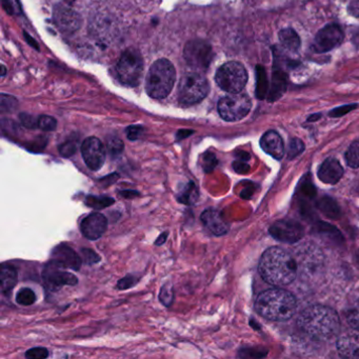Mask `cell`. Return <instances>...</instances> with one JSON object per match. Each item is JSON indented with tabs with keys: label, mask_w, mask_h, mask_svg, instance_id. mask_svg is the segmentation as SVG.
Instances as JSON below:
<instances>
[{
	"label": "cell",
	"mask_w": 359,
	"mask_h": 359,
	"mask_svg": "<svg viewBox=\"0 0 359 359\" xmlns=\"http://www.w3.org/2000/svg\"><path fill=\"white\" fill-rule=\"evenodd\" d=\"M54 22L65 33H74L81 28V18L77 12L70 8L60 6L54 10Z\"/></svg>",
	"instance_id": "obj_14"
},
{
	"label": "cell",
	"mask_w": 359,
	"mask_h": 359,
	"mask_svg": "<svg viewBox=\"0 0 359 359\" xmlns=\"http://www.w3.org/2000/svg\"><path fill=\"white\" fill-rule=\"evenodd\" d=\"M215 81L224 92L230 94L241 93L247 85L248 73L245 67L239 62H226L218 69Z\"/></svg>",
	"instance_id": "obj_6"
},
{
	"label": "cell",
	"mask_w": 359,
	"mask_h": 359,
	"mask_svg": "<svg viewBox=\"0 0 359 359\" xmlns=\"http://www.w3.org/2000/svg\"><path fill=\"white\" fill-rule=\"evenodd\" d=\"M39 128L43 131H54L57 128V121L54 117L43 115V116L39 117Z\"/></svg>",
	"instance_id": "obj_32"
},
{
	"label": "cell",
	"mask_w": 359,
	"mask_h": 359,
	"mask_svg": "<svg viewBox=\"0 0 359 359\" xmlns=\"http://www.w3.org/2000/svg\"><path fill=\"white\" fill-rule=\"evenodd\" d=\"M76 151L77 144H75V142H67L60 147V154H62V156L65 157L72 156V155L75 154V152H76Z\"/></svg>",
	"instance_id": "obj_37"
},
{
	"label": "cell",
	"mask_w": 359,
	"mask_h": 359,
	"mask_svg": "<svg viewBox=\"0 0 359 359\" xmlns=\"http://www.w3.org/2000/svg\"><path fill=\"white\" fill-rule=\"evenodd\" d=\"M266 92H268V81H266V71L264 67H256V96L259 100H264Z\"/></svg>",
	"instance_id": "obj_25"
},
{
	"label": "cell",
	"mask_w": 359,
	"mask_h": 359,
	"mask_svg": "<svg viewBox=\"0 0 359 359\" xmlns=\"http://www.w3.org/2000/svg\"><path fill=\"white\" fill-rule=\"evenodd\" d=\"M138 279L135 278L134 275H127V276L121 278V280L117 283V289L119 290H127L130 287H134L137 283Z\"/></svg>",
	"instance_id": "obj_38"
},
{
	"label": "cell",
	"mask_w": 359,
	"mask_h": 359,
	"mask_svg": "<svg viewBox=\"0 0 359 359\" xmlns=\"http://www.w3.org/2000/svg\"><path fill=\"white\" fill-rule=\"evenodd\" d=\"M346 320L353 329L359 331V302L346 310Z\"/></svg>",
	"instance_id": "obj_30"
},
{
	"label": "cell",
	"mask_w": 359,
	"mask_h": 359,
	"mask_svg": "<svg viewBox=\"0 0 359 359\" xmlns=\"http://www.w3.org/2000/svg\"><path fill=\"white\" fill-rule=\"evenodd\" d=\"M259 273L266 283L281 287L295 280L298 266L290 252L280 247H273L262 254Z\"/></svg>",
	"instance_id": "obj_1"
},
{
	"label": "cell",
	"mask_w": 359,
	"mask_h": 359,
	"mask_svg": "<svg viewBox=\"0 0 359 359\" xmlns=\"http://www.w3.org/2000/svg\"><path fill=\"white\" fill-rule=\"evenodd\" d=\"M144 132V129L142 126H131L127 129V136L130 140L134 142V140H140Z\"/></svg>",
	"instance_id": "obj_39"
},
{
	"label": "cell",
	"mask_w": 359,
	"mask_h": 359,
	"mask_svg": "<svg viewBox=\"0 0 359 359\" xmlns=\"http://www.w3.org/2000/svg\"><path fill=\"white\" fill-rule=\"evenodd\" d=\"M209 91L205 77L199 72L188 73L182 77L178 85V100L184 106H192L205 100Z\"/></svg>",
	"instance_id": "obj_5"
},
{
	"label": "cell",
	"mask_w": 359,
	"mask_h": 359,
	"mask_svg": "<svg viewBox=\"0 0 359 359\" xmlns=\"http://www.w3.org/2000/svg\"><path fill=\"white\" fill-rule=\"evenodd\" d=\"M115 201L109 196H94L90 195L86 198V205L92 209L102 210L114 205Z\"/></svg>",
	"instance_id": "obj_26"
},
{
	"label": "cell",
	"mask_w": 359,
	"mask_h": 359,
	"mask_svg": "<svg viewBox=\"0 0 359 359\" xmlns=\"http://www.w3.org/2000/svg\"><path fill=\"white\" fill-rule=\"evenodd\" d=\"M175 79V68L172 62L165 58L157 60L147 75V93L155 100H163L171 93Z\"/></svg>",
	"instance_id": "obj_4"
},
{
	"label": "cell",
	"mask_w": 359,
	"mask_h": 359,
	"mask_svg": "<svg viewBox=\"0 0 359 359\" xmlns=\"http://www.w3.org/2000/svg\"><path fill=\"white\" fill-rule=\"evenodd\" d=\"M121 195L123 197H125V198H134L135 196H140V193L137 192V191L134 190H125L121 191Z\"/></svg>",
	"instance_id": "obj_44"
},
{
	"label": "cell",
	"mask_w": 359,
	"mask_h": 359,
	"mask_svg": "<svg viewBox=\"0 0 359 359\" xmlns=\"http://www.w3.org/2000/svg\"><path fill=\"white\" fill-rule=\"evenodd\" d=\"M353 43H354L355 46H359V30H357L354 36H353Z\"/></svg>",
	"instance_id": "obj_48"
},
{
	"label": "cell",
	"mask_w": 359,
	"mask_h": 359,
	"mask_svg": "<svg viewBox=\"0 0 359 359\" xmlns=\"http://www.w3.org/2000/svg\"><path fill=\"white\" fill-rule=\"evenodd\" d=\"M16 302L22 306H32L36 302V295L30 287H24V289L20 290L16 295Z\"/></svg>",
	"instance_id": "obj_27"
},
{
	"label": "cell",
	"mask_w": 359,
	"mask_h": 359,
	"mask_svg": "<svg viewBox=\"0 0 359 359\" xmlns=\"http://www.w3.org/2000/svg\"><path fill=\"white\" fill-rule=\"evenodd\" d=\"M348 13L354 18H359V0H353L348 5Z\"/></svg>",
	"instance_id": "obj_43"
},
{
	"label": "cell",
	"mask_w": 359,
	"mask_h": 359,
	"mask_svg": "<svg viewBox=\"0 0 359 359\" xmlns=\"http://www.w3.org/2000/svg\"><path fill=\"white\" fill-rule=\"evenodd\" d=\"M199 197V190L197 184L194 182H189L184 187L180 194L177 195V199L180 203L187 205H192L197 203Z\"/></svg>",
	"instance_id": "obj_24"
},
{
	"label": "cell",
	"mask_w": 359,
	"mask_h": 359,
	"mask_svg": "<svg viewBox=\"0 0 359 359\" xmlns=\"http://www.w3.org/2000/svg\"><path fill=\"white\" fill-rule=\"evenodd\" d=\"M81 255H83V262L88 264H95L100 262V255L93 250L83 249L81 250Z\"/></svg>",
	"instance_id": "obj_35"
},
{
	"label": "cell",
	"mask_w": 359,
	"mask_h": 359,
	"mask_svg": "<svg viewBox=\"0 0 359 359\" xmlns=\"http://www.w3.org/2000/svg\"><path fill=\"white\" fill-rule=\"evenodd\" d=\"M6 106L9 107V110H12V109L15 108L16 100L11 97V96L3 94V96H1V108L4 109Z\"/></svg>",
	"instance_id": "obj_42"
},
{
	"label": "cell",
	"mask_w": 359,
	"mask_h": 359,
	"mask_svg": "<svg viewBox=\"0 0 359 359\" xmlns=\"http://www.w3.org/2000/svg\"><path fill=\"white\" fill-rule=\"evenodd\" d=\"M271 235L283 243H295L304 236V229L293 220H280L270 229Z\"/></svg>",
	"instance_id": "obj_12"
},
{
	"label": "cell",
	"mask_w": 359,
	"mask_h": 359,
	"mask_svg": "<svg viewBox=\"0 0 359 359\" xmlns=\"http://www.w3.org/2000/svg\"><path fill=\"white\" fill-rule=\"evenodd\" d=\"M191 134H193V131H180L178 132L177 140H180L182 138L188 137Z\"/></svg>",
	"instance_id": "obj_47"
},
{
	"label": "cell",
	"mask_w": 359,
	"mask_h": 359,
	"mask_svg": "<svg viewBox=\"0 0 359 359\" xmlns=\"http://www.w3.org/2000/svg\"><path fill=\"white\" fill-rule=\"evenodd\" d=\"M52 262L64 269H71L73 271H79L81 269L83 259L81 256L69 245L62 243L54 249L52 253Z\"/></svg>",
	"instance_id": "obj_16"
},
{
	"label": "cell",
	"mask_w": 359,
	"mask_h": 359,
	"mask_svg": "<svg viewBox=\"0 0 359 359\" xmlns=\"http://www.w3.org/2000/svg\"><path fill=\"white\" fill-rule=\"evenodd\" d=\"M297 325L309 337L323 341L331 339L338 333L340 320L333 309L323 304H314L300 313Z\"/></svg>",
	"instance_id": "obj_2"
},
{
	"label": "cell",
	"mask_w": 359,
	"mask_h": 359,
	"mask_svg": "<svg viewBox=\"0 0 359 359\" xmlns=\"http://www.w3.org/2000/svg\"><path fill=\"white\" fill-rule=\"evenodd\" d=\"M304 142L300 140H297V138H294L290 142L289 146V157L290 158H294V157L297 156L298 154L304 151Z\"/></svg>",
	"instance_id": "obj_33"
},
{
	"label": "cell",
	"mask_w": 359,
	"mask_h": 359,
	"mask_svg": "<svg viewBox=\"0 0 359 359\" xmlns=\"http://www.w3.org/2000/svg\"><path fill=\"white\" fill-rule=\"evenodd\" d=\"M20 121H22V125L28 129H35L39 127V118H35L32 115L22 114L20 115Z\"/></svg>",
	"instance_id": "obj_40"
},
{
	"label": "cell",
	"mask_w": 359,
	"mask_h": 359,
	"mask_svg": "<svg viewBox=\"0 0 359 359\" xmlns=\"http://www.w3.org/2000/svg\"><path fill=\"white\" fill-rule=\"evenodd\" d=\"M356 104H348V106L340 107V108L335 109L330 113V116L338 117L341 115L346 114V113L350 112L353 109L356 108Z\"/></svg>",
	"instance_id": "obj_41"
},
{
	"label": "cell",
	"mask_w": 359,
	"mask_h": 359,
	"mask_svg": "<svg viewBox=\"0 0 359 359\" xmlns=\"http://www.w3.org/2000/svg\"><path fill=\"white\" fill-rule=\"evenodd\" d=\"M18 272L12 266L3 264L1 266V275H0V283H1V292L4 294L11 293L12 290L18 283Z\"/></svg>",
	"instance_id": "obj_22"
},
{
	"label": "cell",
	"mask_w": 359,
	"mask_h": 359,
	"mask_svg": "<svg viewBox=\"0 0 359 359\" xmlns=\"http://www.w3.org/2000/svg\"><path fill=\"white\" fill-rule=\"evenodd\" d=\"M108 229V219L102 214H90L87 217L83 218L81 224V231L83 236L90 241H97L106 232Z\"/></svg>",
	"instance_id": "obj_13"
},
{
	"label": "cell",
	"mask_w": 359,
	"mask_h": 359,
	"mask_svg": "<svg viewBox=\"0 0 359 359\" xmlns=\"http://www.w3.org/2000/svg\"><path fill=\"white\" fill-rule=\"evenodd\" d=\"M107 149H108V152L110 153L111 156L115 158L123 152L125 144H123V140H119V138L112 137L108 140Z\"/></svg>",
	"instance_id": "obj_31"
},
{
	"label": "cell",
	"mask_w": 359,
	"mask_h": 359,
	"mask_svg": "<svg viewBox=\"0 0 359 359\" xmlns=\"http://www.w3.org/2000/svg\"><path fill=\"white\" fill-rule=\"evenodd\" d=\"M234 169L236 170L238 173H243V172L247 171L248 167L247 165H243V163H235Z\"/></svg>",
	"instance_id": "obj_45"
},
{
	"label": "cell",
	"mask_w": 359,
	"mask_h": 359,
	"mask_svg": "<svg viewBox=\"0 0 359 359\" xmlns=\"http://www.w3.org/2000/svg\"><path fill=\"white\" fill-rule=\"evenodd\" d=\"M159 300L167 308H169L173 304L174 289L171 283H165V285L161 287V293H159Z\"/></svg>",
	"instance_id": "obj_29"
},
{
	"label": "cell",
	"mask_w": 359,
	"mask_h": 359,
	"mask_svg": "<svg viewBox=\"0 0 359 359\" xmlns=\"http://www.w3.org/2000/svg\"><path fill=\"white\" fill-rule=\"evenodd\" d=\"M296 309V298L290 292L279 287L266 290L255 300L256 312L269 320H287L295 314Z\"/></svg>",
	"instance_id": "obj_3"
},
{
	"label": "cell",
	"mask_w": 359,
	"mask_h": 359,
	"mask_svg": "<svg viewBox=\"0 0 359 359\" xmlns=\"http://www.w3.org/2000/svg\"><path fill=\"white\" fill-rule=\"evenodd\" d=\"M168 238V233L165 232L163 234H161V236L157 238L156 243H155V245H163V243H165V241H167Z\"/></svg>",
	"instance_id": "obj_46"
},
{
	"label": "cell",
	"mask_w": 359,
	"mask_h": 359,
	"mask_svg": "<svg viewBox=\"0 0 359 359\" xmlns=\"http://www.w3.org/2000/svg\"><path fill=\"white\" fill-rule=\"evenodd\" d=\"M279 41L281 45L289 51L296 52L300 48L299 36L293 29L287 28L281 30L279 32Z\"/></svg>",
	"instance_id": "obj_23"
},
{
	"label": "cell",
	"mask_w": 359,
	"mask_h": 359,
	"mask_svg": "<svg viewBox=\"0 0 359 359\" xmlns=\"http://www.w3.org/2000/svg\"><path fill=\"white\" fill-rule=\"evenodd\" d=\"M117 73L125 85L135 87L140 83L144 73V60L137 50L128 49L123 52L117 64Z\"/></svg>",
	"instance_id": "obj_7"
},
{
	"label": "cell",
	"mask_w": 359,
	"mask_h": 359,
	"mask_svg": "<svg viewBox=\"0 0 359 359\" xmlns=\"http://www.w3.org/2000/svg\"><path fill=\"white\" fill-rule=\"evenodd\" d=\"M83 161L92 171L102 169L106 161V148L97 137H89L81 146Z\"/></svg>",
	"instance_id": "obj_11"
},
{
	"label": "cell",
	"mask_w": 359,
	"mask_h": 359,
	"mask_svg": "<svg viewBox=\"0 0 359 359\" xmlns=\"http://www.w3.org/2000/svg\"><path fill=\"white\" fill-rule=\"evenodd\" d=\"M344 39V32L338 25H327L317 33L313 43V50L317 53H325L337 47Z\"/></svg>",
	"instance_id": "obj_10"
},
{
	"label": "cell",
	"mask_w": 359,
	"mask_h": 359,
	"mask_svg": "<svg viewBox=\"0 0 359 359\" xmlns=\"http://www.w3.org/2000/svg\"><path fill=\"white\" fill-rule=\"evenodd\" d=\"M287 75L283 71H275L273 73L272 85L269 93V102H275L279 100L287 90Z\"/></svg>",
	"instance_id": "obj_21"
},
{
	"label": "cell",
	"mask_w": 359,
	"mask_h": 359,
	"mask_svg": "<svg viewBox=\"0 0 359 359\" xmlns=\"http://www.w3.org/2000/svg\"><path fill=\"white\" fill-rule=\"evenodd\" d=\"M260 147L264 152L268 153L275 159H281L285 155V146L283 138L277 132L269 131L264 134L260 140Z\"/></svg>",
	"instance_id": "obj_18"
},
{
	"label": "cell",
	"mask_w": 359,
	"mask_h": 359,
	"mask_svg": "<svg viewBox=\"0 0 359 359\" xmlns=\"http://www.w3.org/2000/svg\"><path fill=\"white\" fill-rule=\"evenodd\" d=\"M344 174V169L339 161L327 158L318 170V178L325 184H334L339 182Z\"/></svg>",
	"instance_id": "obj_20"
},
{
	"label": "cell",
	"mask_w": 359,
	"mask_h": 359,
	"mask_svg": "<svg viewBox=\"0 0 359 359\" xmlns=\"http://www.w3.org/2000/svg\"><path fill=\"white\" fill-rule=\"evenodd\" d=\"M251 108V100L245 94H230L218 102V112L226 121H238L245 118Z\"/></svg>",
	"instance_id": "obj_8"
},
{
	"label": "cell",
	"mask_w": 359,
	"mask_h": 359,
	"mask_svg": "<svg viewBox=\"0 0 359 359\" xmlns=\"http://www.w3.org/2000/svg\"><path fill=\"white\" fill-rule=\"evenodd\" d=\"M48 356L49 352L46 348H33L26 353V357L29 359H45Z\"/></svg>",
	"instance_id": "obj_36"
},
{
	"label": "cell",
	"mask_w": 359,
	"mask_h": 359,
	"mask_svg": "<svg viewBox=\"0 0 359 359\" xmlns=\"http://www.w3.org/2000/svg\"><path fill=\"white\" fill-rule=\"evenodd\" d=\"M184 60L189 66L201 72L205 71L211 64L212 48L207 41H192L187 43L184 52Z\"/></svg>",
	"instance_id": "obj_9"
},
{
	"label": "cell",
	"mask_w": 359,
	"mask_h": 359,
	"mask_svg": "<svg viewBox=\"0 0 359 359\" xmlns=\"http://www.w3.org/2000/svg\"><path fill=\"white\" fill-rule=\"evenodd\" d=\"M337 350L346 358L359 359L358 332H350L342 335L338 339Z\"/></svg>",
	"instance_id": "obj_19"
},
{
	"label": "cell",
	"mask_w": 359,
	"mask_h": 359,
	"mask_svg": "<svg viewBox=\"0 0 359 359\" xmlns=\"http://www.w3.org/2000/svg\"><path fill=\"white\" fill-rule=\"evenodd\" d=\"M346 161L351 168H359V142H355L351 144L346 153Z\"/></svg>",
	"instance_id": "obj_28"
},
{
	"label": "cell",
	"mask_w": 359,
	"mask_h": 359,
	"mask_svg": "<svg viewBox=\"0 0 359 359\" xmlns=\"http://www.w3.org/2000/svg\"><path fill=\"white\" fill-rule=\"evenodd\" d=\"M62 266L52 262L46 266L43 272V278L48 285L54 287H60L62 285H76L79 283V279L76 276L69 272L62 271Z\"/></svg>",
	"instance_id": "obj_15"
},
{
	"label": "cell",
	"mask_w": 359,
	"mask_h": 359,
	"mask_svg": "<svg viewBox=\"0 0 359 359\" xmlns=\"http://www.w3.org/2000/svg\"><path fill=\"white\" fill-rule=\"evenodd\" d=\"M201 222L205 224V228L215 235V236H222L226 234L230 230V226L228 222L222 217V213L217 210L208 209L201 214Z\"/></svg>",
	"instance_id": "obj_17"
},
{
	"label": "cell",
	"mask_w": 359,
	"mask_h": 359,
	"mask_svg": "<svg viewBox=\"0 0 359 359\" xmlns=\"http://www.w3.org/2000/svg\"><path fill=\"white\" fill-rule=\"evenodd\" d=\"M217 165V161H216L215 155L213 153H205L203 156V168L205 172L209 173V172L213 171L215 165Z\"/></svg>",
	"instance_id": "obj_34"
}]
</instances>
